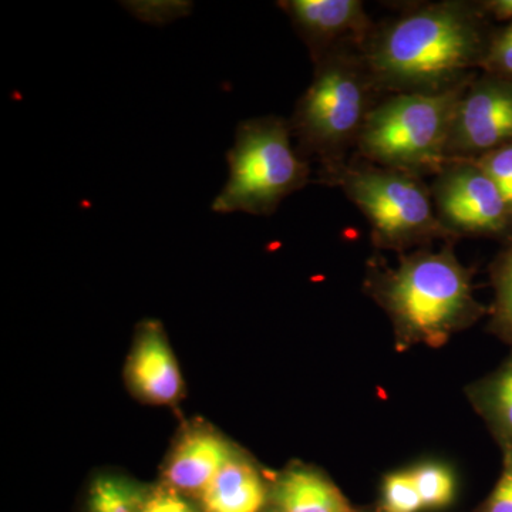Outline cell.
Masks as SVG:
<instances>
[{"label":"cell","mask_w":512,"mask_h":512,"mask_svg":"<svg viewBox=\"0 0 512 512\" xmlns=\"http://www.w3.org/2000/svg\"><path fill=\"white\" fill-rule=\"evenodd\" d=\"M434 211L451 238L501 237L512 217L491 178L473 160H448L430 187Z\"/></svg>","instance_id":"7"},{"label":"cell","mask_w":512,"mask_h":512,"mask_svg":"<svg viewBox=\"0 0 512 512\" xmlns=\"http://www.w3.org/2000/svg\"><path fill=\"white\" fill-rule=\"evenodd\" d=\"M289 121L276 116L242 121L227 153L229 177L212 202L220 214L272 215L311 181L308 160L292 147Z\"/></svg>","instance_id":"6"},{"label":"cell","mask_w":512,"mask_h":512,"mask_svg":"<svg viewBox=\"0 0 512 512\" xmlns=\"http://www.w3.org/2000/svg\"><path fill=\"white\" fill-rule=\"evenodd\" d=\"M466 86L441 93L387 94L360 133L359 158L419 178L439 174L447 163L454 110Z\"/></svg>","instance_id":"5"},{"label":"cell","mask_w":512,"mask_h":512,"mask_svg":"<svg viewBox=\"0 0 512 512\" xmlns=\"http://www.w3.org/2000/svg\"><path fill=\"white\" fill-rule=\"evenodd\" d=\"M512 141V80L484 73L464 87L446 146L448 160H476Z\"/></svg>","instance_id":"8"},{"label":"cell","mask_w":512,"mask_h":512,"mask_svg":"<svg viewBox=\"0 0 512 512\" xmlns=\"http://www.w3.org/2000/svg\"><path fill=\"white\" fill-rule=\"evenodd\" d=\"M269 505L284 512H357L325 471L302 463L291 464L269 484Z\"/></svg>","instance_id":"12"},{"label":"cell","mask_w":512,"mask_h":512,"mask_svg":"<svg viewBox=\"0 0 512 512\" xmlns=\"http://www.w3.org/2000/svg\"><path fill=\"white\" fill-rule=\"evenodd\" d=\"M424 511L446 510L456 500V474L440 461H424L410 467Z\"/></svg>","instance_id":"15"},{"label":"cell","mask_w":512,"mask_h":512,"mask_svg":"<svg viewBox=\"0 0 512 512\" xmlns=\"http://www.w3.org/2000/svg\"><path fill=\"white\" fill-rule=\"evenodd\" d=\"M473 275L447 242L400 255L394 268L370 262L363 289L389 316L397 349L441 348L490 313L474 295Z\"/></svg>","instance_id":"2"},{"label":"cell","mask_w":512,"mask_h":512,"mask_svg":"<svg viewBox=\"0 0 512 512\" xmlns=\"http://www.w3.org/2000/svg\"><path fill=\"white\" fill-rule=\"evenodd\" d=\"M473 161L491 178L512 217V141Z\"/></svg>","instance_id":"19"},{"label":"cell","mask_w":512,"mask_h":512,"mask_svg":"<svg viewBox=\"0 0 512 512\" xmlns=\"http://www.w3.org/2000/svg\"><path fill=\"white\" fill-rule=\"evenodd\" d=\"M278 6L308 46L313 62L336 46H363L373 30L359 0H284Z\"/></svg>","instance_id":"9"},{"label":"cell","mask_w":512,"mask_h":512,"mask_svg":"<svg viewBox=\"0 0 512 512\" xmlns=\"http://www.w3.org/2000/svg\"><path fill=\"white\" fill-rule=\"evenodd\" d=\"M200 497L205 512H264L269 484L255 463L238 451Z\"/></svg>","instance_id":"13"},{"label":"cell","mask_w":512,"mask_h":512,"mask_svg":"<svg viewBox=\"0 0 512 512\" xmlns=\"http://www.w3.org/2000/svg\"><path fill=\"white\" fill-rule=\"evenodd\" d=\"M485 22L478 3H429L373 28L363 57L383 94L447 92L481 69L491 37Z\"/></svg>","instance_id":"1"},{"label":"cell","mask_w":512,"mask_h":512,"mask_svg":"<svg viewBox=\"0 0 512 512\" xmlns=\"http://www.w3.org/2000/svg\"><path fill=\"white\" fill-rule=\"evenodd\" d=\"M264 512H284L282 510H279V508L274 507V505H269L268 508Z\"/></svg>","instance_id":"25"},{"label":"cell","mask_w":512,"mask_h":512,"mask_svg":"<svg viewBox=\"0 0 512 512\" xmlns=\"http://www.w3.org/2000/svg\"><path fill=\"white\" fill-rule=\"evenodd\" d=\"M133 392L151 404H173L183 392L180 367L163 328L148 320L138 329L127 365Z\"/></svg>","instance_id":"10"},{"label":"cell","mask_w":512,"mask_h":512,"mask_svg":"<svg viewBox=\"0 0 512 512\" xmlns=\"http://www.w3.org/2000/svg\"><path fill=\"white\" fill-rule=\"evenodd\" d=\"M238 451L214 431L197 429L185 434L165 468L168 487L178 493L202 494Z\"/></svg>","instance_id":"11"},{"label":"cell","mask_w":512,"mask_h":512,"mask_svg":"<svg viewBox=\"0 0 512 512\" xmlns=\"http://www.w3.org/2000/svg\"><path fill=\"white\" fill-rule=\"evenodd\" d=\"M481 69L491 76L512 80V22L491 35Z\"/></svg>","instance_id":"20"},{"label":"cell","mask_w":512,"mask_h":512,"mask_svg":"<svg viewBox=\"0 0 512 512\" xmlns=\"http://www.w3.org/2000/svg\"><path fill=\"white\" fill-rule=\"evenodd\" d=\"M315 63L311 86L296 103L289 126L299 156H315L322 170L345 163L370 111L380 100L362 46L333 47Z\"/></svg>","instance_id":"3"},{"label":"cell","mask_w":512,"mask_h":512,"mask_svg":"<svg viewBox=\"0 0 512 512\" xmlns=\"http://www.w3.org/2000/svg\"><path fill=\"white\" fill-rule=\"evenodd\" d=\"M140 512H198L194 505L188 503L181 493L174 488L165 487L156 488L151 493L146 494Z\"/></svg>","instance_id":"22"},{"label":"cell","mask_w":512,"mask_h":512,"mask_svg":"<svg viewBox=\"0 0 512 512\" xmlns=\"http://www.w3.org/2000/svg\"><path fill=\"white\" fill-rule=\"evenodd\" d=\"M494 302L490 308V329L512 346V244L491 266Z\"/></svg>","instance_id":"16"},{"label":"cell","mask_w":512,"mask_h":512,"mask_svg":"<svg viewBox=\"0 0 512 512\" xmlns=\"http://www.w3.org/2000/svg\"><path fill=\"white\" fill-rule=\"evenodd\" d=\"M487 18L495 20H511L512 22V0H488L478 3Z\"/></svg>","instance_id":"23"},{"label":"cell","mask_w":512,"mask_h":512,"mask_svg":"<svg viewBox=\"0 0 512 512\" xmlns=\"http://www.w3.org/2000/svg\"><path fill=\"white\" fill-rule=\"evenodd\" d=\"M473 512H512V447L503 450V468L491 493Z\"/></svg>","instance_id":"21"},{"label":"cell","mask_w":512,"mask_h":512,"mask_svg":"<svg viewBox=\"0 0 512 512\" xmlns=\"http://www.w3.org/2000/svg\"><path fill=\"white\" fill-rule=\"evenodd\" d=\"M146 494L120 476H101L94 480L89 494V512H140Z\"/></svg>","instance_id":"17"},{"label":"cell","mask_w":512,"mask_h":512,"mask_svg":"<svg viewBox=\"0 0 512 512\" xmlns=\"http://www.w3.org/2000/svg\"><path fill=\"white\" fill-rule=\"evenodd\" d=\"M376 508L380 512L424 511L423 501L410 468L393 471L383 477Z\"/></svg>","instance_id":"18"},{"label":"cell","mask_w":512,"mask_h":512,"mask_svg":"<svg viewBox=\"0 0 512 512\" xmlns=\"http://www.w3.org/2000/svg\"><path fill=\"white\" fill-rule=\"evenodd\" d=\"M320 178L339 187L365 215L377 248L403 255L437 239H453L437 218L423 178L362 158L325 168Z\"/></svg>","instance_id":"4"},{"label":"cell","mask_w":512,"mask_h":512,"mask_svg":"<svg viewBox=\"0 0 512 512\" xmlns=\"http://www.w3.org/2000/svg\"><path fill=\"white\" fill-rule=\"evenodd\" d=\"M357 512H380V511L377 510L376 505H375V507H362V508L357 507Z\"/></svg>","instance_id":"24"},{"label":"cell","mask_w":512,"mask_h":512,"mask_svg":"<svg viewBox=\"0 0 512 512\" xmlns=\"http://www.w3.org/2000/svg\"><path fill=\"white\" fill-rule=\"evenodd\" d=\"M466 396L501 451L512 447V350L497 369L468 384Z\"/></svg>","instance_id":"14"}]
</instances>
